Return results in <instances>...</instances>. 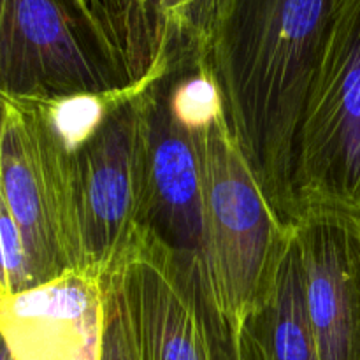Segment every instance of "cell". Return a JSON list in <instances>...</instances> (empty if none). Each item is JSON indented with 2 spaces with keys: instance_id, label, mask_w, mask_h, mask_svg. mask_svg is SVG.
I'll list each match as a JSON object with an SVG mask.
<instances>
[{
  "instance_id": "cell-15",
  "label": "cell",
  "mask_w": 360,
  "mask_h": 360,
  "mask_svg": "<svg viewBox=\"0 0 360 360\" xmlns=\"http://www.w3.org/2000/svg\"><path fill=\"white\" fill-rule=\"evenodd\" d=\"M0 360H16L14 359L13 352H11L9 345H7V341L4 340L2 333H0Z\"/></svg>"
},
{
  "instance_id": "cell-12",
  "label": "cell",
  "mask_w": 360,
  "mask_h": 360,
  "mask_svg": "<svg viewBox=\"0 0 360 360\" xmlns=\"http://www.w3.org/2000/svg\"><path fill=\"white\" fill-rule=\"evenodd\" d=\"M104 326L98 360H141L136 323L127 297L123 267L102 278Z\"/></svg>"
},
{
  "instance_id": "cell-3",
  "label": "cell",
  "mask_w": 360,
  "mask_h": 360,
  "mask_svg": "<svg viewBox=\"0 0 360 360\" xmlns=\"http://www.w3.org/2000/svg\"><path fill=\"white\" fill-rule=\"evenodd\" d=\"M122 90L101 0H0L2 97L48 102Z\"/></svg>"
},
{
  "instance_id": "cell-8",
  "label": "cell",
  "mask_w": 360,
  "mask_h": 360,
  "mask_svg": "<svg viewBox=\"0 0 360 360\" xmlns=\"http://www.w3.org/2000/svg\"><path fill=\"white\" fill-rule=\"evenodd\" d=\"M294 236L320 360H360V217L302 211Z\"/></svg>"
},
{
  "instance_id": "cell-9",
  "label": "cell",
  "mask_w": 360,
  "mask_h": 360,
  "mask_svg": "<svg viewBox=\"0 0 360 360\" xmlns=\"http://www.w3.org/2000/svg\"><path fill=\"white\" fill-rule=\"evenodd\" d=\"M220 0H101L102 28L127 90L204 62Z\"/></svg>"
},
{
  "instance_id": "cell-7",
  "label": "cell",
  "mask_w": 360,
  "mask_h": 360,
  "mask_svg": "<svg viewBox=\"0 0 360 360\" xmlns=\"http://www.w3.org/2000/svg\"><path fill=\"white\" fill-rule=\"evenodd\" d=\"M0 190L20 229L35 287L72 271L58 171L37 101H9Z\"/></svg>"
},
{
  "instance_id": "cell-5",
  "label": "cell",
  "mask_w": 360,
  "mask_h": 360,
  "mask_svg": "<svg viewBox=\"0 0 360 360\" xmlns=\"http://www.w3.org/2000/svg\"><path fill=\"white\" fill-rule=\"evenodd\" d=\"M123 281L141 360H243L238 323L221 309L199 255L146 232Z\"/></svg>"
},
{
  "instance_id": "cell-13",
  "label": "cell",
  "mask_w": 360,
  "mask_h": 360,
  "mask_svg": "<svg viewBox=\"0 0 360 360\" xmlns=\"http://www.w3.org/2000/svg\"><path fill=\"white\" fill-rule=\"evenodd\" d=\"M20 229L0 190V299L34 288Z\"/></svg>"
},
{
  "instance_id": "cell-2",
  "label": "cell",
  "mask_w": 360,
  "mask_h": 360,
  "mask_svg": "<svg viewBox=\"0 0 360 360\" xmlns=\"http://www.w3.org/2000/svg\"><path fill=\"white\" fill-rule=\"evenodd\" d=\"M190 98L202 162V260L221 309L241 327L269 283L290 224L264 195L204 65L190 74Z\"/></svg>"
},
{
  "instance_id": "cell-4",
  "label": "cell",
  "mask_w": 360,
  "mask_h": 360,
  "mask_svg": "<svg viewBox=\"0 0 360 360\" xmlns=\"http://www.w3.org/2000/svg\"><path fill=\"white\" fill-rule=\"evenodd\" d=\"M294 195L297 217H360V0L340 7L313 74L295 141Z\"/></svg>"
},
{
  "instance_id": "cell-10",
  "label": "cell",
  "mask_w": 360,
  "mask_h": 360,
  "mask_svg": "<svg viewBox=\"0 0 360 360\" xmlns=\"http://www.w3.org/2000/svg\"><path fill=\"white\" fill-rule=\"evenodd\" d=\"M102 326V278L83 271L0 299V333L16 360H98Z\"/></svg>"
},
{
  "instance_id": "cell-14",
  "label": "cell",
  "mask_w": 360,
  "mask_h": 360,
  "mask_svg": "<svg viewBox=\"0 0 360 360\" xmlns=\"http://www.w3.org/2000/svg\"><path fill=\"white\" fill-rule=\"evenodd\" d=\"M7 115H9V98L0 95V157H2V141H4V132H6Z\"/></svg>"
},
{
  "instance_id": "cell-11",
  "label": "cell",
  "mask_w": 360,
  "mask_h": 360,
  "mask_svg": "<svg viewBox=\"0 0 360 360\" xmlns=\"http://www.w3.org/2000/svg\"><path fill=\"white\" fill-rule=\"evenodd\" d=\"M243 360H320L302 290L294 224L281 243L269 283L239 327Z\"/></svg>"
},
{
  "instance_id": "cell-6",
  "label": "cell",
  "mask_w": 360,
  "mask_h": 360,
  "mask_svg": "<svg viewBox=\"0 0 360 360\" xmlns=\"http://www.w3.org/2000/svg\"><path fill=\"white\" fill-rule=\"evenodd\" d=\"M197 65L141 88V165L146 232L202 259V162L190 98V74Z\"/></svg>"
},
{
  "instance_id": "cell-1",
  "label": "cell",
  "mask_w": 360,
  "mask_h": 360,
  "mask_svg": "<svg viewBox=\"0 0 360 360\" xmlns=\"http://www.w3.org/2000/svg\"><path fill=\"white\" fill-rule=\"evenodd\" d=\"M141 90L41 102L72 271L116 273L143 241Z\"/></svg>"
}]
</instances>
